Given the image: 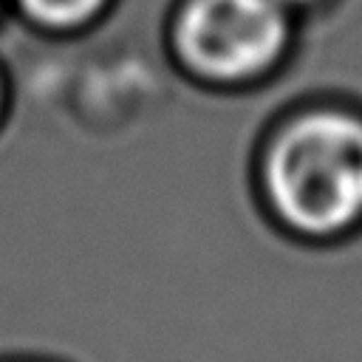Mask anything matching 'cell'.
<instances>
[{
	"label": "cell",
	"instance_id": "cell-1",
	"mask_svg": "<svg viewBox=\"0 0 362 362\" xmlns=\"http://www.w3.org/2000/svg\"><path fill=\"white\" fill-rule=\"evenodd\" d=\"M252 189L266 221L297 243L362 232V107L311 99L283 110L257 141Z\"/></svg>",
	"mask_w": 362,
	"mask_h": 362
},
{
	"label": "cell",
	"instance_id": "cell-2",
	"mask_svg": "<svg viewBox=\"0 0 362 362\" xmlns=\"http://www.w3.org/2000/svg\"><path fill=\"white\" fill-rule=\"evenodd\" d=\"M297 17L277 0H181L170 23L175 65L201 88L246 90L277 74Z\"/></svg>",
	"mask_w": 362,
	"mask_h": 362
},
{
	"label": "cell",
	"instance_id": "cell-3",
	"mask_svg": "<svg viewBox=\"0 0 362 362\" xmlns=\"http://www.w3.org/2000/svg\"><path fill=\"white\" fill-rule=\"evenodd\" d=\"M17 8L40 28L68 34L102 17L110 0H14Z\"/></svg>",
	"mask_w": 362,
	"mask_h": 362
},
{
	"label": "cell",
	"instance_id": "cell-4",
	"mask_svg": "<svg viewBox=\"0 0 362 362\" xmlns=\"http://www.w3.org/2000/svg\"><path fill=\"white\" fill-rule=\"evenodd\" d=\"M291 17H297V20H303V17H308V14H314V11H320L322 6H328L331 0H277Z\"/></svg>",
	"mask_w": 362,
	"mask_h": 362
},
{
	"label": "cell",
	"instance_id": "cell-5",
	"mask_svg": "<svg viewBox=\"0 0 362 362\" xmlns=\"http://www.w3.org/2000/svg\"><path fill=\"white\" fill-rule=\"evenodd\" d=\"M8 105H11V93H8V79L0 68V127L6 124V116H8Z\"/></svg>",
	"mask_w": 362,
	"mask_h": 362
},
{
	"label": "cell",
	"instance_id": "cell-6",
	"mask_svg": "<svg viewBox=\"0 0 362 362\" xmlns=\"http://www.w3.org/2000/svg\"><path fill=\"white\" fill-rule=\"evenodd\" d=\"M0 362H62L54 356H40V354H3Z\"/></svg>",
	"mask_w": 362,
	"mask_h": 362
},
{
	"label": "cell",
	"instance_id": "cell-7",
	"mask_svg": "<svg viewBox=\"0 0 362 362\" xmlns=\"http://www.w3.org/2000/svg\"><path fill=\"white\" fill-rule=\"evenodd\" d=\"M0 6H3V0H0Z\"/></svg>",
	"mask_w": 362,
	"mask_h": 362
}]
</instances>
